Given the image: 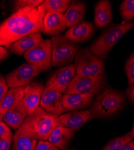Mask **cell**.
Instances as JSON below:
<instances>
[{
    "instance_id": "obj_1",
    "label": "cell",
    "mask_w": 134,
    "mask_h": 150,
    "mask_svg": "<svg viewBox=\"0 0 134 150\" xmlns=\"http://www.w3.org/2000/svg\"><path fill=\"white\" fill-rule=\"evenodd\" d=\"M45 11L40 6L27 7L15 12L0 24V46L9 48L30 34L42 33Z\"/></svg>"
},
{
    "instance_id": "obj_2",
    "label": "cell",
    "mask_w": 134,
    "mask_h": 150,
    "mask_svg": "<svg viewBox=\"0 0 134 150\" xmlns=\"http://www.w3.org/2000/svg\"><path fill=\"white\" fill-rule=\"evenodd\" d=\"M134 26L133 22H122L111 23L105 28L99 36L90 45L92 53L103 61H105L113 47Z\"/></svg>"
},
{
    "instance_id": "obj_3",
    "label": "cell",
    "mask_w": 134,
    "mask_h": 150,
    "mask_svg": "<svg viewBox=\"0 0 134 150\" xmlns=\"http://www.w3.org/2000/svg\"><path fill=\"white\" fill-rule=\"evenodd\" d=\"M58 117L39 106L27 116L19 129L38 141H48L51 132L57 126Z\"/></svg>"
},
{
    "instance_id": "obj_4",
    "label": "cell",
    "mask_w": 134,
    "mask_h": 150,
    "mask_svg": "<svg viewBox=\"0 0 134 150\" xmlns=\"http://www.w3.org/2000/svg\"><path fill=\"white\" fill-rule=\"evenodd\" d=\"M126 102V97L122 92L107 86L96 95L89 110L94 118H106L118 113Z\"/></svg>"
},
{
    "instance_id": "obj_5",
    "label": "cell",
    "mask_w": 134,
    "mask_h": 150,
    "mask_svg": "<svg viewBox=\"0 0 134 150\" xmlns=\"http://www.w3.org/2000/svg\"><path fill=\"white\" fill-rule=\"evenodd\" d=\"M51 65L62 67L70 64L75 60L81 46L67 39L64 35L52 37Z\"/></svg>"
},
{
    "instance_id": "obj_6",
    "label": "cell",
    "mask_w": 134,
    "mask_h": 150,
    "mask_svg": "<svg viewBox=\"0 0 134 150\" xmlns=\"http://www.w3.org/2000/svg\"><path fill=\"white\" fill-rule=\"evenodd\" d=\"M75 73L79 76L105 75L104 61L96 57L87 47L79 50L74 60Z\"/></svg>"
},
{
    "instance_id": "obj_7",
    "label": "cell",
    "mask_w": 134,
    "mask_h": 150,
    "mask_svg": "<svg viewBox=\"0 0 134 150\" xmlns=\"http://www.w3.org/2000/svg\"><path fill=\"white\" fill-rule=\"evenodd\" d=\"M107 84L105 75L79 76L75 74L65 94H91L95 96L103 90Z\"/></svg>"
},
{
    "instance_id": "obj_8",
    "label": "cell",
    "mask_w": 134,
    "mask_h": 150,
    "mask_svg": "<svg viewBox=\"0 0 134 150\" xmlns=\"http://www.w3.org/2000/svg\"><path fill=\"white\" fill-rule=\"evenodd\" d=\"M51 41L42 39L23 54L26 61L42 72L50 69L52 55Z\"/></svg>"
},
{
    "instance_id": "obj_9",
    "label": "cell",
    "mask_w": 134,
    "mask_h": 150,
    "mask_svg": "<svg viewBox=\"0 0 134 150\" xmlns=\"http://www.w3.org/2000/svg\"><path fill=\"white\" fill-rule=\"evenodd\" d=\"M75 74V67L73 64L59 68L48 77L44 90L65 93Z\"/></svg>"
},
{
    "instance_id": "obj_10",
    "label": "cell",
    "mask_w": 134,
    "mask_h": 150,
    "mask_svg": "<svg viewBox=\"0 0 134 150\" xmlns=\"http://www.w3.org/2000/svg\"><path fill=\"white\" fill-rule=\"evenodd\" d=\"M42 71L35 67L24 63L5 76V79L10 88L26 86Z\"/></svg>"
},
{
    "instance_id": "obj_11",
    "label": "cell",
    "mask_w": 134,
    "mask_h": 150,
    "mask_svg": "<svg viewBox=\"0 0 134 150\" xmlns=\"http://www.w3.org/2000/svg\"><path fill=\"white\" fill-rule=\"evenodd\" d=\"M90 110H81L67 112L57 118V126L65 127L77 130L87 122L93 120Z\"/></svg>"
},
{
    "instance_id": "obj_12",
    "label": "cell",
    "mask_w": 134,
    "mask_h": 150,
    "mask_svg": "<svg viewBox=\"0 0 134 150\" xmlns=\"http://www.w3.org/2000/svg\"><path fill=\"white\" fill-rule=\"evenodd\" d=\"M43 90V84L37 82H31L25 86L22 102L27 110V115L39 107Z\"/></svg>"
},
{
    "instance_id": "obj_13",
    "label": "cell",
    "mask_w": 134,
    "mask_h": 150,
    "mask_svg": "<svg viewBox=\"0 0 134 150\" xmlns=\"http://www.w3.org/2000/svg\"><path fill=\"white\" fill-rule=\"evenodd\" d=\"M95 98L91 94H64L63 108L65 112L81 110L90 108Z\"/></svg>"
},
{
    "instance_id": "obj_14",
    "label": "cell",
    "mask_w": 134,
    "mask_h": 150,
    "mask_svg": "<svg viewBox=\"0 0 134 150\" xmlns=\"http://www.w3.org/2000/svg\"><path fill=\"white\" fill-rule=\"evenodd\" d=\"M64 14L47 12L43 19L42 32L52 37L60 36L66 30Z\"/></svg>"
},
{
    "instance_id": "obj_15",
    "label": "cell",
    "mask_w": 134,
    "mask_h": 150,
    "mask_svg": "<svg viewBox=\"0 0 134 150\" xmlns=\"http://www.w3.org/2000/svg\"><path fill=\"white\" fill-rule=\"evenodd\" d=\"M96 28L92 22H83L70 28L65 34L66 38L75 43L87 42L93 37Z\"/></svg>"
},
{
    "instance_id": "obj_16",
    "label": "cell",
    "mask_w": 134,
    "mask_h": 150,
    "mask_svg": "<svg viewBox=\"0 0 134 150\" xmlns=\"http://www.w3.org/2000/svg\"><path fill=\"white\" fill-rule=\"evenodd\" d=\"M62 93L54 91L43 90L40 105L48 112L58 116L65 113L63 108Z\"/></svg>"
},
{
    "instance_id": "obj_17",
    "label": "cell",
    "mask_w": 134,
    "mask_h": 150,
    "mask_svg": "<svg viewBox=\"0 0 134 150\" xmlns=\"http://www.w3.org/2000/svg\"><path fill=\"white\" fill-rule=\"evenodd\" d=\"M22 98L19 99L3 115V122L9 128L18 129L27 116Z\"/></svg>"
},
{
    "instance_id": "obj_18",
    "label": "cell",
    "mask_w": 134,
    "mask_h": 150,
    "mask_svg": "<svg viewBox=\"0 0 134 150\" xmlns=\"http://www.w3.org/2000/svg\"><path fill=\"white\" fill-rule=\"evenodd\" d=\"M87 6L83 1H72L64 15L66 28H71L84 22Z\"/></svg>"
},
{
    "instance_id": "obj_19",
    "label": "cell",
    "mask_w": 134,
    "mask_h": 150,
    "mask_svg": "<svg viewBox=\"0 0 134 150\" xmlns=\"http://www.w3.org/2000/svg\"><path fill=\"white\" fill-rule=\"evenodd\" d=\"M113 22V11L108 0H101L94 8V23L97 28H106Z\"/></svg>"
},
{
    "instance_id": "obj_20",
    "label": "cell",
    "mask_w": 134,
    "mask_h": 150,
    "mask_svg": "<svg viewBox=\"0 0 134 150\" xmlns=\"http://www.w3.org/2000/svg\"><path fill=\"white\" fill-rule=\"evenodd\" d=\"M75 132L72 129L57 126L49 136L48 141L61 150H67Z\"/></svg>"
},
{
    "instance_id": "obj_21",
    "label": "cell",
    "mask_w": 134,
    "mask_h": 150,
    "mask_svg": "<svg viewBox=\"0 0 134 150\" xmlns=\"http://www.w3.org/2000/svg\"><path fill=\"white\" fill-rule=\"evenodd\" d=\"M42 39L41 33H31L17 40L8 49L12 54L22 56Z\"/></svg>"
},
{
    "instance_id": "obj_22",
    "label": "cell",
    "mask_w": 134,
    "mask_h": 150,
    "mask_svg": "<svg viewBox=\"0 0 134 150\" xmlns=\"http://www.w3.org/2000/svg\"><path fill=\"white\" fill-rule=\"evenodd\" d=\"M38 140L19 128L13 138V150H35Z\"/></svg>"
},
{
    "instance_id": "obj_23",
    "label": "cell",
    "mask_w": 134,
    "mask_h": 150,
    "mask_svg": "<svg viewBox=\"0 0 134 150\" xmlns=\"http://www.w3.org/2000/svg\"><path fill=\"white\" fill-rule=\"evenodd\" d=\"M25 86L10 88L3 99L0 101V113L3 115L19 99L23 96Z\"/></svg>"
},
{
    "instance_id": "obj_24",
    "label": "cell",
    "mask_w": 134,
    "mask_h": 150,
    "mask_svg": "<svg viewBox=\"0 0 134 150\" xmlns=\"http://www.w3.org/2000/svg\"><path fill=\"white\" fill-rule=\"evenodd\" d=\"M70 3V0H46L40 4V6L43 8L45 13L52 11L63 14Z\"/></svg>"
},
{
    "instance_id": "obj_25",
    "label": "cell",
    "mask_w": 134,
    "mask_h": 150,
    "mask_svg": "<svg viewBox=\"0 0 134 150\" xmlns=\"http://www.w3.org/2000/svg\"><path fill=\"white\" fill-rule=\"evenodd\" d=\"M133 137L130 132L120 136L109 142L102 150H120L126 144L132 141Z\"/></svg>"
},
{
    "instance_id": "obj_26",
    "label": "cell",
    "mask_w": 134,
    "mask_h": 150,
    "mask_svg": "<svg viewBox=\"0 0 134 150\" xmlns=\"http://www.w3.org/2000/svg\"><path fill=\"white\" fill-rule=\"evenodd\" d=\"M121 18L125 22H130L134 19V1L124 0L120 6Z\"/></svg>"
},
{
    "instance_id": "obj_27",
    "label": "cell",
    "mask_w": 134,
    "mask_h": 150,
    "mask_svg": "<svg viewBox=\"0 0 134 150\" xmlns=\"http://www.w3.org/2000/svg\"><path fill=\"white\" fill-rule=\"evenodd\" d=\"M43 1V0H16L12 3L13 11L15 13L22 8L38 7Z\"/></svg>"
},
{
    "instance_id": "obj_28",
    "label": "cell",
    "mask_w": 134,
    "mask_h": 150,
    "mask_svg": "<svg viewBox=\"0 0 134 150\" xmlns=\"http://www.w3.org/2000/svg\"><path fill=\"white\" fill-rule=\"evenodd\" d=\"M125 71L128 81L129 86L134 83V53L133 52L128 58L125 65Z\"/></svg>"
},
{
    "instance_id": "obj_29",
    "label": "cell",
    "mask_w": 134,
    "mask_h": 150,
    "mask_svg": "<svg viewBox=\"0 0 134 150\" xmlns=\"http://www.w3.org/2000/svg\"><path fill=\"white\" fill-rule=\"evenodd\" d=\"M13 138V134L10 132L0 139V150H10Z\"/></svg>"
},
{
    "instance_id": "obj_30",
    "label": "cell",
    "mask_w": 134,
    "mask_h": 150,
    "mask_svg": "<svg viewBox=\"0 0 134 150\" xmlns=\"http://www.w3.org/2000/svg\"><path fill=\"white\" fill-rule=\"evenodd\" d=\"M35 150H61L48 141H38Z\"/></svg>"
},
{
    "instance_id": "obj_31",
    "label": "cell",
    "mask_w": 134,
    "mask_h": 150,
    "mask_svg": "<svg viewBox=\"0 0 134 150\" xmlns=\"http://www.w3.org/2000/svg\"><path fill=\"white\" fill-rule=\"evenodd\" d=\"M9 86L7 84L5 78L2 74H0V101L4 97L9 90Z\"/></svg>"
},
{
    "instance_id": "obj_32",
    "label": "cell",
    "mask_w": 134,
    "mask_h": 150,
    "mask_svg": "<svg viewBox=\"0 0 134 150\" xmlns=\"http://www.w3.org/2000/svg\"><path fill=\"white\" fill-rule=\"evenodd\" d=\"M125 94L128 97V100L131 105H133L134 103V85L129 86L128 88L125 91Z\"/></svg>"
},
{
    "instance_id": "obj_33",
    "label": "cell",
    "mask_w": 134,
    "mask_h": 150,
    "mask_svg": "<svg viewBox=\"0 0 134 150\" xmlns=\"http://www.w3.org/2000/svg\"><path fill=\"white\" fill-rule=\"evenodd\" d=\"M10 132V129L7 125L3 121L0 122V139Z\"/></svg>"
},
{
    "instance_id": "obj_34",
    "label": "cell",
    "mask_w": 134,
    "mask_h": 150,
    "mask_svg": "<svg viewBox=\"0 0 134 150\" xmlns=\"http://www.w3.org/2000/svg\"><path fill=\"white\" fill-rule=\"evenodd\" d=\"M9 55L10 52L6 48L0 46V62L5 60Z\"/></svg>"
},
{
    "instance_id": "obj_35",
    "label": "cell",
    "mask_w": 134,
    "mask_h": 150,
    "mask_svg": "<svg viewBox=\"0 0 134 150\" xmlns=\"http://www.w3.org/2000/svg\"><path fill=\"white\" fill-rule=\"evenodd\" d=\"M120 150H134V142L131 141L126 144Z\"/></svg>"
},
{
    "instance_id": "obj_36",
    "label": "cell",
    "mask_w": 134,
    "mask_h": 150,
    "mask_svg": "<svg viewBox=\"0 0 134 150\" xmlns=\"http://www.w3.org/2000/svg\"><path fill=\"white\" fill-rule=\"evenodd\" d=\"M133 130H134V127H133H133H132V129L131 131H130V134H131V136H132V137L133 138V136H134V132H133Z\"/></svg>"
},
{
    "instance_id": "obj_37",
    "label": "cell",
    "mask_w": 134,
    "mask_h": 150,
    "mask_svg": "<svg viewBox=\"0 0 134 150\" xmlns=\"http://www.w3.org/2000/svg\"><path fill=\"white\" fill-rule=\"evenodd\" d=\"M3 115L0 113V122L3 121Z\"/></svg>"
},
{
    "instance_id": "obj_38",
    "label": "cell",
    "mask_w": 134,
    "mask_h": 150,
    "mask_svg": "<svg viewBox=\"0 0 134 150\" xmlns=\"http://www.w3.org/2000/svg\"><path fill=\"white\" fill-rule=\"evenodd\" d=\"M0 8H1V5H0Z\"/></svg>"
}]
</instances>
